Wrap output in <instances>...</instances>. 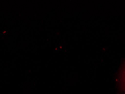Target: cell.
I'll return each mask as SVG.
<instances>
[{
  "instance_id": "6da1fadb",
  "label": "cell",
  "mask_w": 125,
  "mask_h": 94,
  "mask_svg": "<svg viewBox=\"0 0 125 94\" xmlns=\"http://www.w3.org/2000/svg\"><path fill=\"white\" fill-rule=\"evenodd\" d=\"M121 88L125 91V65L123 70L122 77H121Z\"/></svg>"
}]
</instances>
